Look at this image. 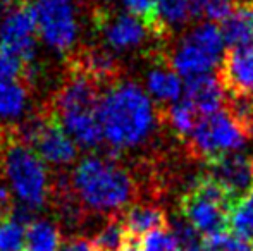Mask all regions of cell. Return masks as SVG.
<instances>
[{
    "instance_id": "cell-1",
    "label": "cell",
    "mask_w": 253,
    "mask_h": 251,
    "mask_svg": "<svg viewBox=\"0 0 253 251\" xmlns=\"http://www.w3.org/2000/svg\"><path fill=\"white\" fill-rule=\"evenodd\" d=\"M157 108L134 83H116L100 100L98 121L103 140L116 150L141 144L155 129Z\"/></svg>"
},
{
    "instance_id": "cell-2",
    "label": "cell",
    "mask_w": 253,
    "mask_h": 251,
    "mask_svg": "<svg viewBox=\"0 0 253 251\" xmlns=\"http://www.w3.org/2000/svg\"><path fill=\"white\" fill-rule=\"evenodd\" d=\"M71 193L88 210L116 217L136 198V184L112 158L88 157L74 169Z\"/></svg>"
},
{
    "instance_id": "cell-3",
    "label": "cell",
    "mask_w": 253,
    "mask_h": 251,
    "mask_svg": "<svg viewBox=\"0 0 253 251\" xmlns=\"http://www.w3.org/2000/svg\"><path fill=\"white\" fill-rule=\"evenodd\" d=\"M2 169L10 193L21 207L35 212L47 203L50 182L43 160L17 140L12 129H5Z\"/></svg>"
},
{
    "instance_id": "cell-4",
    "label": "cell",
    "mask_w": 253,
    "mask_h": 251,
    "mask_svg": "<svg viewBox=\"0 0 253 251\" xmlns=\"http://www.w3.org/2000/svg\"><path fill=\"white\" fill-rule=\"evenodd\" d=\"M236 201L217 182L202 176L181 198V217L205 239L227 232L229 214Z\"/></svg>"
},
{
    "instance_id": "cell-5",
    "label": "cell",
    "mask_w": 253,
    "mask_h": 251,
    "mask_svg": "<svg viewBox=\"0 0 253 251\" xmlns=\"http://www.w3.org/2000/svg\"><path fill=\"white\" fill-rule=\"evenodd\" d=\"M248 134L238 121L224 108L213 114L203 115L188 138V148L193 157L213 158L219 155L233 153L245 146Z\"/></svg>"
},
{
    "instance_id": "cell-6",
    "label": "cell",
    "mask_w": 253,
    "mask_h": 251,
    "mask_svg": "<svg viewBox=\"0 0 253 251\" xmlns=\"http://www.w3.org/2000/svg\"><path fill=\"white\" fill-rule=\"evenodd\" d=\"M42 40L57 52L73 48L78 36V19L73 0H33L30 5Z\"/></svg>"
},
{
    "instance_id": "cell-7",
    "label": "cell",
    "mask_w": 253,
    "mask_h": 251,
    "mask_svg": "<svg viewBox=\"0 0 253 251\" xmlns=\"http://www.w3.org/2000/svg\"><path fill=\"white\" fill-rule=\"evenodd\" d=\"M0 50L30 66L37 54V26L30 5L17 2L0 17Z\"/></svg>"
},
{
    "instance_id": "cell-8",
    "label": "cell",
    "mask_w": 253,
    "mask_h": 251,
    "mask_svg": "<svg viewBox=\"0 0 253 251\" xmlns=\"http://www.w3.org/2000/svg\"><path fill=\"white\" fill-rule=\"evenodd\" d=\"M207 178L220 186L234 201L253 189L252 158L243 153H226L207 160Z\"/></svg>"
},
{
    "instance_id": "cell-9",
    "label": "cell",
    "mask_w": 253,
    "mask_h": 251,
    "mask_svg": "<svg viewBox=\"0 0 253 251\" xmlns=\"http://www.w3.org/2000/svg\"><path fill=\"white\" fill-rule=\"evenodd\" d=\"M69 71H76L93 79L98 86H114L121 77V64L109 50L100 47H84L71 54Z\"/></svg>"
},
{
    "instance_id": "cell-10",
    "label": "cell",
    "mask_w": 253,
    "mask_h": 251,
    "mask_svg": "<svg viewBox=\"0 0 253 251\" xmlns=\"http://www.w3.org/2000/svg\"><path fill=\"white\" fill-rule=\"evenodd\" d=\"M226 93L253 95V47L231 48L217 72Z\"/></svg>"
},
{
    "instance_id": "cell-11",
    "label": "cell",
    "mask_w": 253,
    "mask_h": 251,
    "mask_svg": "<svg viewBox=\"0 0 253 251\" xmlns=\"http://www.w3.org/2000/svg\"><path fill=\"white\" fill-rule=\"evenodd\" d=\"M102 31L105 41L116 50L140 47L148 35V30L143 26V23L131 14H119L112 19H103Z\"/></svg>"
},
{
    "instance_id": "cell-12",
    "label": "cell",
    "mask_w": 253,
    "mask_h": 251,
    "mask_svg": "<svg viewBox=\"0 0 253 251\" xmlns=\"http://www.w3.org/2000/svg\"><path fill=\"white\" fill-rule=\"evenodd\" d=\"M169 67L174 72H179L181 76H184L186 79L195 76H203L209 74L213 67L219 64V61L209 55L205 50H202L195 41H191L188 36H184L181 40V43L170 52Z\"/></svg>"
},
{
    "instance_id": "cell-13",
    "label": "cell",
    "mask_w": 253,
    "mask_h": 251,
    "mask_svg": "<svg viewBox=\"0 0 253 251\" xmlns=\"http://www.w3.org/2000/svg\"><path fill=\"white\" fill-rule=\"evenodd\" d=\"M224 88L217 76L203 74L188 79L184 100L200 114V117L219 110L224 104Z\"/></svg>"
},
{
    "instance_id": "cell-14",
    "label": "cell",
    "mask_w": 253,
    "mask_h": 251,
    "mask_svg": "<svg viewBox=\"0 0 253 251\" xmlns=\"http://www.w3.org/2000/svg\"><path fill=\"white\" fill-rule=\"evenodd\" d=\"M220 33L231 48L253 47V0L234 3L233 12L222 21Z\"/></svg>"
},
{
    "instance_id": "cell-15",
    "label": "cell",
    "mask_w": 253,
    "mask_h": 251,
    "mask_svg": "<svg viewBox=\"0 0 253 251\" xmlns=\"http://www.w3.org/2000/svg\"><path fill=\"white\" fill-rule=\"evenodd\" d=\"M123 225L131 239L143 238L145 234L153 231H162L167 227V214L159 205H134L127 208L123 215Z\"/></svg>"
},
{
    "instance_id": "cell-16",
    "label": "cell",
    "mask_w": 253,
    "mask_h": 251,
    "mask_svg": "<svg viewBox=\"0 0 253 251\" xmlns=\"http://www.w3.org/2000/svg\"><path fill=\"white\" fill-rule=\"evenodd\" d=\"M147 88L150 95L155 100L162 102V104H170L176 102L181 97L183 91V84L177 74L169 67L166 61H160L159 66L153 67L148 72L147 77Z\"/></svg>"
},
{
    "instance_id": "cell-17",
    "label": "cell",
    "mask_w": 253,
    "mask_h": 251,
    "mask_svg": "<svg viewBox=\"0 0 253 251\" xmlns=\"http://www.w3.org/2000/svg\"><path fill=\"white\" fill-rule=\"evenodd\" d=\"M62 234L57 224L48 218H35L24 234V251H60Z\"/></svg>"
},
{
    "instance_id": "cell-18",
    "label": "cell",
    "mask_w": 253,
    "mask_h": 251,
    "mask_svg": "<svg viewBox=\"0 0 253 251\" xmlns=\"http://www.w3.org/2000/svg\"><path fill=\"white\" fill-rule=\"evenodd\" d=\"M91 246L97 251H123L133 243L127 231L124 229L123 220L117 217H110L105 224L95 232L91 238Z\"/></svg>"
},
{
    "instance_id": "cell-19",
    "label": "cell",
    "mask_w": 253,
    "mask_h": 251,
    "mask_svg": "<svg viewBox=\"0 0 253 251\" xmlns=\"http://www.w3.org/2000/svg\"><path fill=\"white\" fill-rule=\"evenodd\" d=\"M28 88L17 81H0V119H16L28 107Z\"/></svg>"
},
{
    "instance_id": "cell-20",
    "label": "cell",
    "mask_w": 253,
    "mask_h": 251,
    "mask_svg": "<svg viewBox=\"0 0 253 251\" xmlns=\"http://www.w3.org/2000/svg\"><path fill=\"white\" fill-rule=\"evenodd\" d=\"M126 9L131 12V16L136 17L143 23V26L148 30V33L157 38H166L169 30L162 23L157 7V0H123Z\"/></svg>"
},
{
    "instance_id": "cell-21",
    "label": "cell",
    "mask_w": 253,
    "mask_h": 251,
    "mask_svg": "<svg viewBox=\"0 0 253 251\" xmlns=\"http://www.w3.org/2000/svg\"><path fill=\"white\" fill-rule=\"evenodd\" d=\"M229 227L234 236L253 245V189L231 208Z\"/></svg>"
},
{
    "instance_id": "cell-22",
    "label": "cell",
    "mask_w": 253,
    "mask_h": 251,
    "mask_svg": "<svg viewBox=\"0 0 253 251\" xmlns=\"http://www.w3.org/2000/svg\"><path fill=\"white\" fill-rule=\"evenodd\" d=\"M164 115H160V119H167L169 126L172 127V131L183 140H188L190 134L193 133L195 126L200 121V114L188 104L186 100L179 102L174 107H170L169 110L162 112Z\"/></svg>"
},
{
    "instance_id": "cell-23",
    "label": "cell",
    "mask_w": 253,
    "mask_h": 251,
    "mask_svg": "<svg viewBox=\"0 0 253 251\" xmlns=\"http://www.w3.org/2000/svg\"><path fill=\"white\" fill-rule=\"evenodd\" d=\"M26 224L14 218H0V251H24Z\"/></svg>"
},
{
    "instance_id": "cell-24",
    "label": "cell",
    "mask_w": 253,
    "mask_h": 251,
    "mask_svg": "<svg viewBox=\"0 0 253 251\" xmlns=\"http://www.w3.org/2000/svg\"><path fill=\"white\" fill-rule=\"evenodd\" d=\"M159 14L167 30L184 24L191 17L190 0H157Z\"/></svg>"
},
{
    "instance_id": "cell-25",
    "label": "cell",
    "mask_w": 253,
    "mask_h": 251,
    "mask_svg": "<svg viewBox=\"0 0 253 251\" xmlns=\"http://www.w3.org/2000/svg\"><path fill=\"white\" fill-rule=\"evenodd\" d=\"M233 7L234 0H190L191 16H205L212 21H224Z\"/></svg>"
},
{
    "instance_id": "cell-26",
    "label": "cell",
    "mask_w": 253,
    "mask_h": 251,
    "mask_svg": "<svg viewBox=\"0 0 253 251\" xmlns=\"http://www.w3.org/2000/svg\"><path fill=\"white\" fill-rule=\"evenodd\" d=\"M136 248L138 251H181L179 243L167 229L145 234L143 238H140V245Z\"/></svg>"
},
{
    "instance_id": "cell-27",
    "label": "cell",
    "mask_w": 253,
    "mask_h": 251,
    "mask_svg": "<svg viewBox=\"0 0 253 251\" xmlns=\"http://www.w3.org/2000/svg\"><path fill=\"white\" fill-rule=\"evenodd\" d=\"M172 236L176 238V241L179 243L181 248L184 251L195 250L200 245V234L191 227V224L188 220H184L183 217H177L172 220V229H170Z\"/></svg>"
},
{
    "instance_id": "cell-28",
    "label": "cell",
    "mask_w": 253,
    "mask_h": 251,
    "mask_svg": "<svg viewBox=\"0 0 253 251\" xmlns=\"http://www.w3.org/2000/svg\"><path fill=\"white\" fill-rule=\"evenodd\" d=\"M30 71V66H24L16 57L0 50V81H17V77H28Z\"/></svg>"
},
{
    "instance_id": "cell-29",
    "label": "cell",
    "mask_w": 253,
    "mask_h": 251,
    "mask_svg": "<svg viewBox=\"0 0 253 251\" xmlns=\"http://www.w3.org/2000/svg\"><path fill=\"white\" fill-rule=\"evenodd\" d=\"M60 250L62 251H97L91 246V243L86 241V239H73V241H69Z\"/></svg>"
},
{
    "instance_id": "cell-30",
    "label": "cell",
    "mask_w": 253,
    "mask_h": 251,
    "mask_svg": "<svg viewBox=\"0 0 253 251\" xmlns=\"http://www.w3.org/2000/svg\"><path fill=\"white\" fill-rule=\"evenodd\" d=\"M3 143H5V131L0 127V165H2V153H3Z\"/></svg>"
},
{
    "instance_id": "cell-31",
    "label": "cell",
    "mask_w": 253,
    "mask_h": 251,
    "mask_svg": "<svg viewBox=\"0 0 253 251\" xmlns=\"http://www.w3.org/2000/svg\"><path fill=\"white\" fill-rule=\"evenodd\" d=\"M123 251H138V248H136V245H134V243H131V245L127 246L126 250H123Z\"/></svg>"
},
{
    "instance_id": "cell-32",
    "label": "cell",
    "mask_w": 253,
    "mask_h": 251,
    "mask_svg": "<svg viewBox=\"0 0 253 251\" xmlns=\"http://www.w3.org/2000/svg\"><path fill=\"white\" fill-rule=\"evenodd\" d=\"M188 251H202L200 248H195V250H188Z\"/></svg>"
},
{
    "instance_id": "cell-33",
    "label": "cell",
    "mask_w": 253,
    "mask_h": 251,
    "mask_svg": "<svg viewBox=\"0 0 253 251\" xmlns=\"http://www.w3.org/2000/svg\"><path fill=\"white\" fill-rule=\"evenodd\" d=\"M252 165H253V158H252Z\"/></svg>"
},
{
    "instance_id": "cell-34",
    "label": "cell",
    "mask_w": 253,
    "mask_h": 251,
    "mask_svg": "<svg viewBox=\"0 0 253 251\" xmlns=\"http://www.w3.org/2000/svg\"><path fill=\"white\" fill-rule=\"evenodd\" d=\"M207 251H212V250H207Z\"/></svg>"
}]
</instances>
